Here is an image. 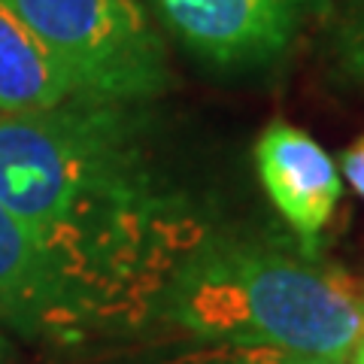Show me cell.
Segmentation results:
<instances>
[{"instance_id": "4fadbf2b", "label": "cell", "mask_w": 364, "mask_h": 364, "mask_svg": "<svg viewBox=\"0 0 364 364\" xmlns=\"http://www.w3.org/2000/svg\"><path fill=\"white\" fill-rule=\"evenodd\" d=\"M358 364H364V343H361V352H358Z\"/></svg>"}, {"instance_id": "8992f818", "label": "cell", "mask_w": 364, "mask_h": 364, "mask_svg": "<svg viewBox=\"0 0 364 364\" xmlns=\"http://www.w3.org/2000/svg\"><path fill=\"white\" fill-rule=\"evenodd\" d=\"M0 322L31 337H76L85 328L33 234L0 203Z\"/></svg>"}, {"instance_id": "8fae6325", "label": "cell", "mask_w": 364, "mask_h": 364, "mask_svg": "<svg viewBox=\"0 0 364 364\" xmlns=\"http://www.w3.org/2000/svg\"><path fill=\"white\" fill-rule=\"evenodd\" d=\"M0 364H13V358H9V343L4 334H0Z\"/></svg>"}, {"instance_id": "3957f363", "label": "cell", "mask_w": 364, "mask_h": 364, "mask_svg": "<svg viewBox=\"0 0 364 364\" xmlns=\"http://www.w3.org/2000/svg\"><path fill=\"white\" fill-rule=\"evenodd\" d=\"M49 55L70 73L79 97L146 100L167 85L155 31L134 0H6Z\"/></svg>"}, {"instance_id": "ba28073f", "label": "cell", "mask_w": 364, "mask_h": 364, "mask_svg": "<svg viewBox=\"0 0 364 364\" xmlns=\"http://www.w3.org/2000/svg\"><path fill=\"white\" fill-rule=\"evenodd\" d=\"M200 364H346V358H310L267 346H219Z\"/></svg>"}, {"instance_id": "6da1fadb", "label": "cell", "mask_w": 364, "mask_h": 364, "mask_svg": "<svg viewBox=\"0 0 364 364\" xmlns=\"http://www.w3.org/2000/svg\"><path fill=\"white\" fill-rule=\"evenodd\" d=\"M0 203L33 234L88 325H134L203 240L128 104L0 112Z\"/></svg>"}, {"instance_id": "5b68a950", "label": "cell", "mask_w": 364, "mask_h": 364, "mask_svg": "<svg viewBox=\"0 0 364 364\" xmlns=\"http://www.w3.org/2000/svg\"><path fill=\"white\" fill-rule=\"evenodd\" d=\"M255 164L273 207L313 249L343 191L331 155L310 134L273 122L255 143Z\"/></svg>"}, {"instance_id": "7a4b0ae2", "label": "cell", "mask_w": 364, "mask_h": 364, "mask_svg": "<svg viewBox=\"0 0 364 364\" xmlns=\"http://www.w3.org/2000/svg\"><path fill=\"white\" fill-rule=\"evenodd\" d=\"M167 313L215 346L346 358L364 343V294L337 273L258 243H207L179 264Z\"/></svg>"}, {"instance_id": "277c9868", "label": "cell", "mask_w": 364, "mask_h": 364, "mask_svg": "<svg viewBox=\"0 0 364 364\" xmlns=\"http://www.w3.org/2000/svg\"><path fill=\"white\" fill-rule=\"evenodd\" d=\"M182 40L219 64L279 55L298 25L294 0H155Z\"/></svg>"}, {"instance_id": "52a82bcc", "label": "cell", "mask_w": 364, "mask_h": 364, "mask_svg": "<svg viewBox=\"0 0 364 364\" xmlns=\"http://www.w3.org/2000/svg\"><path fill=\"white\" fill-rule=\"evenodd\" d=\"M79 97L70 73L0 0V112L49 109Z\"/></svg>"}, {"instance_id": "7c38bea8", "label": "cell", "mask_w": 364, "mask_h": 364, "mask_svg": "<svg viewBox=\"0 0 364 364\" xmlns=\"http://www.w3.org/2000/svg\"><path fill=\"white\" fill-rule=\"evenodd\" d=\"M298 6H318V4H328V0H294Z\"/></svg>"}, {"instance_id": "9c48e42d", "label": "cell", "mask_w": 364, "mask_h": 364, "mask_svg": "<svg viewBox=\"0 0 364 364\" xmlns=\"http://www.w3.org/2000/svg\"><path fill=\"white\" fill-rule=\"evenodd\" d=\"M343 64L352 76L364 79V18L352 28V33L343 43Z\"/></svg>"}, {"instance_id": "30bf717a", "label": "cell", "mask_w": 364, "mask_h": 364, "mask_svg": "<svg viewBox=\"0 0 364 364\" xmlns=\"http://www.w3.org/2000/svg\"><path fill=\"white\" fill-rule=\"evenodd\" d=\"M343 173L349 179V186L364 198V136L343 155Z\"/></svg>"}]
</instances>
